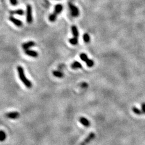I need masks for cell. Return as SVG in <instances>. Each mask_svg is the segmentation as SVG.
Returning a JSON list of instances; mask_svg holds the SVG:
<instances>
[{"mask_svg":"<svg viewBox=\"0 0 145 145\" xmlns=\"http://www.w3.org/2000/svg\"><path fill=\"white\" fill-rule=\"evenodd\" d=\"M35 42L32 41H28L27 42H25V43L23 44L22 45V48L23 49H24V50H28L29 48L32 47L34 46H35Z\"/></svg>","mask_w":145,"mask_h":145,"instance_id":"8","label":"cell"},{"mask_svg":"<svg viewBox=\"0 0 145 145\" xmlns=\"http://www.w3.org/2000/svg\"><path fill=\"white\" fill-rule=\"evenodd\" d=\"M79 121L82 125H83L84 126L86 127H89L90 125V123L89 120H88V119L84 118V117H82L79 118Z\"/></svg>","mask_w":145,"mask_h":145,"instance_id":"9","label":"cell"},{"mask_svg":"<svg viewBox=\"0 0 145 145\" xmlns=\"http://www.w3.org/2000/svg\"><path fill=\"white\" fill-rule=\"evenodd\" d=\"M32 7L28 4L26 7V21L28 23H31L32 22Z\"/></svg>","mask_w":145,"mask_h":145,"instance_id":"3","label":"cell"},{"mask_svg":"<svg viewBox=\"0 0 145 145\" xmlns=\"http://www.w3.org/2000/svg\"><path fill=\"white\" fill-rule=\"evenodd\" d=\"M57 16L58 15H56V14L54 13L51 14L49 16V20L51 22H54L56 19V17H57Z\"/></svg>","mask_w":145,"mask_h":145,"instance_id":"18","label":"cell"},{"mask_svg":"<svg viewBox=\"0 0 145 145\" xmlns=\"http://www.w3.org/2000/svg\"><path fill=\"white\" fill-rule=\"evenodd\" d=\"M7 138V135L3 131H0V141H4Z\"/></svg>","mask_w":145,"mask_h":145,"instance_id":"15","label":"cell"},{"mask_svg":"<svg viewBox=\"0 0 145 145\" xmlns=\"http://www.w3.org/2000/svg\"><path fill=\"white\" fill-rule=\"evenodd\" d=\"M53 74L54 76H55V77L59 78H62L64 76V74L63 73L60 72V71H58V70L53 71Z\"/></svg>","mask_w":145,"mask_h":145,"instance_id":"14","label":"cell"},{"mask_svg":"<svg viewBox=\"0 0 145 145\" xmlns=\"http://www.w3.org/2000/svg\"><path fill=\"white\" fill-rule=\"evenodd\" d=\"M86 63L87 65V66L89 67H93V65H94V62H93L92 60H91V59L88 60V61H87Z\"/></svg>","mask_w":145,"mask_h":145,"instance_id":"21","label":"cell"},{"mask_svg":"<svg viewBox=\"0 0 145 145\" xmlns=\"http://www.w3.org/2000/svg\"><path fill=\"white\" fill-rule=\"evenodd\" d=\"M11 4H12L13 5H14V6H15L18 3V2H17V0H10Z\"/></svg>","mask_w":145,"mask_h":145,"instance_id":"22","label":"cell"},{"mask_svg":"<svg viewBox=\"0 0 145 145\" xmlns=\"http://www.w3.org/2000/svg\"><path fill=\"white\" fill-rule=\"evenodd\" d=\"M68 5H69L71 15L74 17H78L79 14V11L78 9V8L77 7H76L75 5L72 4V3H69Z\"/></svg>","mask_w":145,"mask_h":145,"instance_id":"2","label":"cell"},{"mask_svg":"<svg viewBox=\"0 0 145 145\" xmlns=\"http://www.w3.org/2000/svg\"><path fill=\"white\" fill-rule=\"evenodd\" d=\"M80 58L82 60V61H84L85 62H86L87 61H88V60L89 59H88V56L85 53H82L80 54Z\"/></svg>","mask_w":145,"mask_h":145,"instance_id":"19","label":"cell"},{"mask_svg":"<svg viewBox=\"0 0 145 145\" xmlns=\"http://www.w3.org/2000/svg\"><path fill=\"white\" fill-rule=\"evenodd\" d=\"M141 111L143 114H145V103H143L141 104Z\"/></svg>","mask_w":145,"mask_h":145,"instance_id":"23","label":"cell"},{"mask_svg":"<svg viewBox=\"0 0 145 145\" xmlns=\"http://www.w3.org/2000/svg\"><path fill=\"white\" fill-rule=\"evenodd\" d=\"M17 72L18 73V75L20 79H21L22 83H23L25 87L27 88H31L32 86V83H31V81L28 79L26 76H25L24 71L23 68L21 66H18L17 68Z\"/></svg>","mask_w":145,"mask_h":145,"instance_id":"1","label":"cell"},{"mask_svg":"<svg viewBox=\"0 0 145 145\" xmlns=\"http://www.w3.org/2000/svg\"><path fill=\"white\" fill-rule=\"evenodd\" d=\"M63 9V6L61 4H58L55 5V9H54V13H55L56 15H58L60 13H61Z\"/></svg>","mask_w":145,"mask_h":145,"instance_id":"10","label":"cell"},{"mask_svg":"<svg viewBox=\"0 0 145 145\" xmlns=\"http://www.w3.org/2000/svg\"><path fill=\"white\" fill-rule=\"evenodd\" d=\"M83 38L84 42H87V43H88V42H89L90 41V38L89 35H88V33L84 34V35L83 36Z\"/></svg>","mask_w":145,"mask_h":145,"instance_id":"20","label":"cell"},{"mask_svg":"<svg viewBox=\"0 0 145 145\" xmlns=\"http://www.w3.org/2000/svg\"><path fill=\"white\" fill-rule=\"evenodd\" d=\"M88 84L87 83H86V82H83L81 84V87L83 88H86L88 87Z\"/></svg>","mask_w":145,"mask_h":145,"instance_id":"24","label":"cell"},{"mask_svg":"<svg viewBox=\"0 0 145 145\" xmlns=\"http://www.w3.org/2000/svg\"><path fill=\"white\" fill-rule=\"evenodd\" d=\"M72 68L74 69H78V68H82V66L80 62H79L78 61H75L72 64V66H71Z\"/></svg>","mask_w":145,"mask_h":145,"instance_id":"13","label":"cell"},{"mask_svg":"<svg viewBox=\"0 0 145 145\" xmlns=\"http://www.w3.org/2000/svg\"><path fill=\"white\" fill-rule=\"evenodd\" d=\"M95 137V134L94 133L92 132L90 133L88 135L87 137L84 139V140L81 143V145H86L92 140Z\"/></svg>","mask_w":145,"mask_h":145,"instance_id":"5","label":"cell"},{"mask_svg":"<svg viewBox=\"0 0 145 145\" xmlns=\"http://www.w3.org/2000/svg\"><path fill=\"white\" fill-rule=\"evenodd\" d=\"M19 116H20L19 113L16 111L8 112L5 114V117H6L7 118H9L11 119H17L19 117Z\"/></svg>","mask_w":145,"mask_h":145,"instance_id":"4","label":"cell"},{"mask_svg":"<svg viewBox=\"0 0 145 145\" xmlns=\"http://www.w3.org/2000/svg\"><path fill=\"white\" fill-rule=\"evenodd\" d=\"M70 43L72 45H76L78 44V39L77 37H73L69 40Z\"/></svg>","mask_w":145,"mask_h":145,"instance_id":"17","label":"cell"},{"mask_svg":"<svg viewBox=\"0 0 145 145\" xmlns=\"http://www.w3.org/2000/svg\"><path fill=\"white\" fill-rule=\"evenodd\" d=\"M11 15H17L22 16L24 14V11L22 9H17L13 11H11L10 12Z\"/></svg>","mask_w":145,"mask_h":145,"instance_id":"11","label":"cell"},{"mask_svg":"<svg viewBox=\"0 0 145 145\" xmlns=\"http://www.w3.org/2000/svg\"><path fill=\"white\" fill-rule=\"evenodd\" d=\"M25 54H26L33 58H37L38 57V53L37 52H36L35 51L30 50L29 49L25 50Z\"/></svg>","mask_w":145,"mask_h":145,"instance_id":"7","label":"cell"},{"mask_svg":"<svg viewBox=\"0 0 145 145\" xmlns=\"http://www.w3.org/2000/svg\"><path fill=\"white\" fill-rule=\"evenodd\" d=\"M132 111L133 112H134L135 114L138 115H141L142 114H143L142 111L140 109H139L138 107H132Z\"/></svg>","mask_w":145,"mask_h":145,"instance_id":"16","label":"cell"},{"mask_svg":"<svg viewBox=\"0 0 145 145\" xmlns=\"http://www.w3.org/2000/svg\"><path fill=\"white\" fill-rule=\"evenodd\" d=\"M72 33L74 36V37H77L78 38L79 36V32L78 30V28L75 25H73L72 27Z\"/></svg>","mask_w":145,"mask_h":145,"instance_id":"12","label":"cell"},{"mask_svg":"<svg viewBox=\"0 0 145 145\" xmlns=\"http://www.w3.org/2000/svg\"><path fill=\"white\" fill-rule=\"evenodd\" d=\"M9 19L13 24H15L16 25V26L18 27H21L22 26H23V23L21 21H20V20L16 19L13 16L9 17Z\"/></svg>","mask_w":145,"mask_h":145,"instance_id":"6","label":"cell"}]
</instances>
